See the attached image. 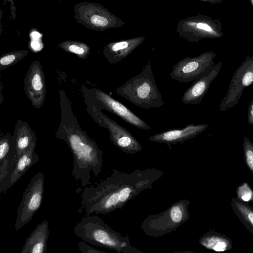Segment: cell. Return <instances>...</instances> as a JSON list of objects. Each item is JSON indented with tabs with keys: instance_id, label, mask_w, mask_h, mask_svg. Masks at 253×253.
Here are the masks:
<instances>
[{
	"instance_id": "6da1fadb",
	"label": "cell",
	"mask_w": 253,
	"mask_h": 253,
	"mask_svg": "<svg viewBox=\"0 0 253 253\" xmlns=\"http://www.w3.org/2000/svg\"><path fill=\"white\" fill-rule=\"evenodd\" d=\"M152 169L127 173L114 169L105 179L84 187L81 194L79 213L85 216L107 214L121 209L130 200L150 188L155 178Z\"/></svg>"
},
{
	"instance_id": "7a4b0ae2",
	"label": "cell",
	"mask_w": 253,
	"mask_h": 253,
	"mask_svg": "<svg viewBox=\"0 0 253 253\" xmlns=\"http://www.w3.org/2000/svg\"><path fill=\"white\" fill-rule=\"evenodd\" d=\"M75 234L83 241L118 253H142L131 246L128 236H123L96 215L84 216L74 228Z\"/></svg>"
},
{
	"instance_id": "3957f363",
	"label": "cell",
	"mask_w": 253,
	"mask_h": 253,
	"mask_svg": "<svg viewBox=\"0 0 253 253\" xmlns=\"http://www.w3.org/2000/svg\"><path fill=\"white\" fill-rule=\"evenodd\" d=\"M77 21L92 30L103 31L119 27L124 23L98 3L83 2L74 8Z\"/></svg>"
},
{
	"instance_id": "277c9868",
	"label": "cell",
	"mask_w": 253,
	"mask_h": 253,
	"mask_svg": "<svg viewBox=\"0 0 253 253\" xmlns=\"http://www.w3.org/2000/svg\"><path fill=\"white\" fill-rule=\"evenodd\" d=\"M44 180L43 173L37 172L24 191L15 220V228L17 230L30 222L40 208L43 199Z\"/></svg>"
},
{
	"instance_id": "5b68a950",
	"label": "cell",
	"mask_w": 253,
	"mask_h": 253,
	"mask_svg": "<svg viewBox=\"0 0 253 253\" xmlns=\"http://www.w3.org/2000/svg\"><path fill=\"white\" fill-rule=\"evenodd\" d=\"M253 82V58L248 57L233 74L219 110L225 111L237 105L245 88Z\"/></svg>"
},
{
	"instance_id": "8992f818",
	"label": "cell",
	"mask_w": 253,
	"mask_h": 253,
	"mask_svg": "<svg viewBox=\"0 0 253 253\" xmlns=\"http://www.w3.org/2000/svg\"><path fill=\"white\" fill-rule=\"evenodd\" d=\"M214 54L209 53L196 58H185L173 66L170 76L180 83L194 81L214 65Z\"/></svg>"
},
{
	"instance_id": "52a82bcc",
	"label": "cell",
	"mask_w": 253,
	"mask_h": 253,
	"mask_svg": "<svg viewBox=\"0 0 253 253\" xmlns=\"http://www.w3.org/2000/svg\"><path fill=\"white\" fill-rule=\"evenodd\" d=\"M36 141L27 149L17 161L8 167L4 176L0 181V194L11 188L34 164L40 158L35 152Z\"/></svg>"
},
{
	"instance_id": "ba28073f",
	"label": "cell",
	"mask_w": 253,
	"mask_h": 253,
	"mask_svg": "<svg viewBox=\"0 0 253 253\" xmlns=\"http://www.w3.org/2000/svg\"><path fill=\"white\" fill-rule=\"evenodd\" d=\"M37 140L36 133L26 122L17 121L11 136L8 155V167L15 163L21 155Z\"/></svg>"
},
{
	"instance_id": "9c48e42d",
	"label": "cell",
	"mask_w": 253,
	"mask_h": 253,
	"mask_svg": "<svg viewBox=\"0 0 253 253\" xmlns=\"http://www.w3.org/2000/svg\"><path fill=\"white\" fill-rule=\"evenodd\" d=\"M24 89L33 106L41 107L43 101L45 87L42 69L37 60L33 61L28 68L24 80Z\"/></svg>"
},
{
	"instance_id": "30bf717a",
	"label": "cell",
	"mask_w": 253,
	"mask_h": 253,
	"mask_svg": "<svg viewBox=\"0 0 253 253\" xmlns=\"http://www.w3.org/2000/svg\"><path fill=\"white\" fill-rule=\"evenodd\" d=\"M222 63L221 61L214 64L205 74L194 81L184 92L182 102L186 105L199 104L205 96L214 80L218 75Z\"/></svg>"
},
{
	"instance_id": "8fae6325",
	"label": "cell",
	"mask_w": 253,
	"mask_h": 253,
	"mask_svg": "<svg viewBox=\"0 0 253 253\" xmlns=\"http://www.w3.org/2000/svg\"><path fill=\"white\" fill-rule=\"evenodd\" d=\"M208 124H189L181 129L166 130L156 134L150 137L151 141L165 143L169 146L177 143H183L185 141L196 137L205 130Z\"/></svg>"
},
{
	"instance_id": "7c38bea8",
	"label": "cell",
	"mask_w": 253,
	"mask_h": 253,
	"mask_svg": "<svg viewBox=\"0 0 253 253\" xmlns=\"http://www.w3.org/2000/svg\"><path fill=\"white\" fill-rule=\"evenodd\" d=\"M49 232L48 221H42L26 239L20 253H45Z\"/></svg>"
},
{
	"instance_id": "4fadbf2b",
	"label": "cell",
	"mask_w": 253,
	"mask_h": 253,
	"mask_svg": "<svg viewBox=\"0 0 253 253\" xmlns=\"http://www.w3.org/2000/svg\"><path fill=\"white\" fill-rule=\"evenodd\" d=\"M233 210L240 218L247 229L253 233V208L241 201L235 198L231 201Z\"/></svg>"
},
{
	"instance_id": "5bb4252c",
	"label": "cell",
	"mask_w": 253,
	"mask_h": 253,
	"mask_svg": "<svg viewBox=\"0 0 253 253\" xmlns=\"http://www.w3.org/2000/svg\"><path fill=\"white\" fill-rule=\"evenodd\" d=\"M12 135L9 131L2 132L0 126V181L8 167V155Z\"/></svg>"
},
{
	"instance_id": "9a60e30c",
	"label": "cell",
	"mask_w": 253,
	"mask_h": 253,
	"mask_svg": "<svg viewBox=\"0 0 253 253\" xmlns=\"http://www.w3.org/2000/svg\"><path fill=\"white\" fill-rule=\"evenodd\" d=\"M27 50H17L0 56V71L4 70L24 58L28 54Z\"/></svg>"
},
{
	"instance_id": "2e32d148",
	"label": "cell",
	"mask_w": 253,
	"mask_h": 253,
	"mask_svg": "<svg viewBox=\"0 0 253 253\" xmlns=\"http://www.w3.org/2000/svg\"><path fill=\"white\" fill-rule=\"evenodd\" d=\"M201 243L207 248L216 252H223L229 249V241L225 238L211 235L204 238Z\"/></svg>"
},
{
	"instance_id": "e0dca14e",
	"label": "cell",
	"mask_w": 253,
	"mask_h": 253,
	"mask_svg": "<svg viewBox=\"0 0 253 253\" xmlns=\"http://www.w3.org/2000/svg\"><path fill=\"white\" fill-rule=\"evenodd\" d=\"M243 150L246 164L253 174V144L247 137L244 138Z\"/></svg>"
},
{
	"instance_id": "ac0fdd59",
	"label": "cell",
	"mask_w": 253,
	"mask_h": 253,
	"mask_svg": "<svg viewBox=\"0 0 253 253\" xmlns=\"http://www.w3.org/2000/svg\"><path fill=\"white\" fill-rule=\"evenodd\" d=\"M236 191L237 197L241 201L248 202L253 200V191L247 183L245 182L239 186Z\"/></svg>"
},
{
	"instance_id": "d6986e66",
	"label": "cell",
	"mask_w": 253,
	"mask_h": 253,
	"mask_svg": "<svg viewBox=\"0 0 253 253\" xmlns=\"http://www.w3.org/2000/svg\"><path fill=\"white\" fill-rule=\"evenodd\" d=\"M169 215L172 221L176 223H181L183 221V212L179 205H175L171 207Z\"/></svg>"
},
{
	"instance_id": "ffe728a7",
	"label": "cell",
	"mask_w": 253,
	"mask_h": 253,
	"mask_svg": "<svg viewBox=\"0 0 253 253\" xmlns=\"http://www.w3.org/2000/svg\"><path fill=\"white\" fill-rule=\"evenodd\" d=\"M78 250L83 253H106L104 251L99 250L88 245L84 241L78 243Z\"/></svg>"
},
{
	"instance_id": "44dd1931",
	"label": "cell",
	"mask_w": 253,
	"mask_h": 253,
	"mask_svg": "<svg viewBox=\"0 0 253 253\" xmlns=\"http://www.w3.org/2000/svg\"><path fill=\"white\" fill-rule=\"evenodd\" d=\"M130 41H122L117 42L113 44L111 46V49L113 51H117L121 50H123L127 48L129 45Z\"/></svg>"
},
{
	"instance_id": "7402d4cb",
	"label": "cell",
	"mask_w": 253,
	"mask_h": 253,
	"mask_svg": "<svg viewBox=\"0 0 253 253\" xmlns=\"http://www.w3.org/2000/svg\"><path fill=\"white\" fill-rule=\"evenodd\" d=\"M112 106L114 110L121 116L125 115L127 112L126 107L118 102L112 101Z\"/></svg>"
},
{
	"instance_id": "603a6c76",
	"label": "cell",
	"mask_w": 253,
	"mask_h": 253,
	"mask_svg": "<svg viewBox=\"0 0 253 253\" xmlns=\"http://www.w3.org/2000/svg\"><path fill=\"white\" fill-rule=\"evenodd\" d=\"M68 49L70 51L77 54H82L84 52V47L75 43L69 45Z\"/></svg>"
},
{
	"instance_id": "cb8c5ba5",
	"label": "cell",
	"mask_w": 253,
	"mask_h": 253,
	"mask_svg": "<svg viewBox=\"0 0 253 253\" xmlns=\"http://www.w3.org/2000/svg\"><path fill=\"white\" fill-rule=\"evenodd\" d=\"M248 123L249 125H253V100L251 101L248 107Z\"/></svg>"
},
{
	"instance_id": "d4e9b609",
	"label": "cell",
	"mask_w": 253,
	"mask_h": 253,
	"mask_svg": "<svg viewBox=\"0 0 253 253\" xmlns=\"http://www.w3.org/2000/svg\"><path fill=\"white\" fill-rule=\"evenodd\" d=\"M4 4H6V2L10 3V9L11 13V17L12 20H15L16 18V6L14 0H3Z\"/></svg>"
},
{
	"instance_id": "484cf974",
	"label": "cell",
	"mask_w": 253,
	"mask_h": 253,
	"mask_svg": "<svg viewBox=\"0 0 253 253\" xmlns=\"http://www.w3.org/2000/svg\"><path fill=\"white\" fill-rule=\"evenodd\" d=\"M197 27L199 29H203L207 31H210L211 30V28L209 25L204 23H198L197 24Z\"/></svg>"
},
{
	"instance_id": "4316f807",
	"label": "cell",
	"mask_w": 253,
	"mask_h": 253,
	"mask_svg": "<svg viewBox=\"0 0 253 253\" xmlns=\"http://www.w3.org/2000/svg\"><path fill=\"white\" fill-rule=\"evenodd\" d=\"M3 87V85L2 84V82L1 80V76H0V106H1L3 101V95L2 93V89Z\"/></svg>"
},
{
	"instance_id": "83f0119b",
	"label": "cell",
	"mask_w": 253,
	"mask_h": 253,
	"mask_svg": "<svg viewBox=\"0 0 253 253\" xmlns=\"http://www.w3.org/2000/svg\"><path fill=\"white\" fill-rule=\"evenodd\" d=\"M2 18V11L1 9H0V35L1 34L3 30L2 26L1 24V19Z\"/></svg>"
},
{
	"instance_id": "f1b7e54d",
	"label": "cell",
	"mask_w": 253,
	"mask_h": 253,
	"mask_svg": "<svg viewBox=\"0 0 253 253\" xmlns=\"http://www.w3.org/2000/svg\"></svg>"
}]
</instances>
